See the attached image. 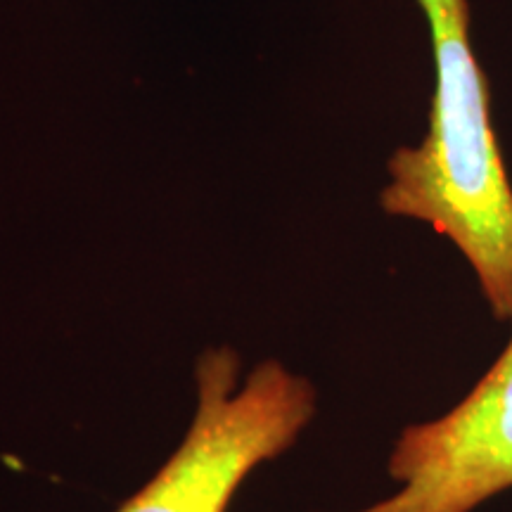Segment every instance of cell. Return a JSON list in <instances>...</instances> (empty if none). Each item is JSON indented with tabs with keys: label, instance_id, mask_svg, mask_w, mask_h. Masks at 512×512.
I'll return each mask as SVG.
<instances>
[{
	"label": "cell",
	"instance_id": "obj_1",
	"mask_svg": "<svg viewBox=\"0 0 512 512\" xmlns=\"http://www.w3.org/2000/svg\"><path fill=\"white\" fill-rule=\"evenodd\" d=\"M418 3L434 57L430 126L420 145L389 159L380 204L451 240L494 316L512 323V183L491 119L489 81L470 43V5Z\"/></svg>",
	"mask_w": 512,
	"mask_h": 512
},
{
	"label": "cell",
	"instance_id": "obj_3",
	"mask_svg": "<svg viewBox=\"0 0 512 512\" xmlns=\"http://www.w3.org/2000/svg\"><path fill=\"white\" fill-rule=\"evenodd\" d=\"M389 475L399 491L356 512H475L512 489V337L463 401L401 432Z\"/></svg>",
	"mask_w": 512,
	"mask_h": 512
},
{
	"label": "cell",
	"instance_id": "obj_2",
	"mask_svg": "<svg viewBox=\"0 0 512 512\" xmlns=\"http://www.w3.org/2000/svg\"><path fill=\"white\" fill-rule=\"evenodd\" d=\"M240 356L209 349L197 363V411L174 456L114 512H226L249 472L287 451L316 413V389L278 361L240 387Z\"/></svg>",
	"mask_w": 512,
	"mask_h": 512
}]
</instances>
